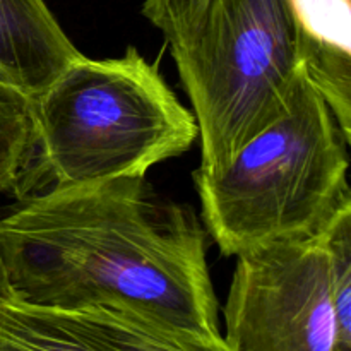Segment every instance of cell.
Wrapping results in <instances>:
<instances>
[{
  "label": "cell",
  "instance_id": "obj_7",
  "mask_svg": "<svg viewBox=\"0 0 351 351\" xmlns=\"http://www.w3.org/2000/svg\"><path fill=\"white\" fill-rule=\"evenodd\" d=\"M57 314L96 351H232L221 335H199L119 308Z\"/></svg>",
  "mask_w": 351,
  "mask_h": 351
},
{
  "label": "cell",
  "instance_id": "obj_11",
  "mask_svg": "<svg viewBox=\"0 0 351 351\" xmlns=\"http://www.w3.org/2000/svg\"><path fill=\"white\" fill-rule=\"evenodd\" d=\"M208 2L209 0H144L143 14L163 33L170 45L199 19Z\"/></svg>",
  "mask_w": 351,
  "mask_h": 351
},
{
  "label": "cell",
  "instance_id": "obj_1",
  "mask_svg": "<svg viewBox=\"0 0 351 351\" xmlns=\"http://www.w3.org/2000/svg\"><path fill=\"white\" fill-rule=\"evenodd\" d=\"M7 293L55 312L108 307L218 336L206 233L141 178L50 187L0 209Z\"/></svg>",
  "mask_w": 351,
  "mask_h": 351
},
{
  "label": "cell",
  "instance_id": "obj_4",
  "mask_svg": "<svg viewBox=\"0 0 351 351\" xmlns=\"http://www.w3.org/2000/svg\"><path fill=\"white\" fill-rule=\"evenodd\" d=\"M201 137V168H219L287 108L302 71L293 0H209L170 43Z\"/></svg>",
  "mask_w": 351,
  "mask_h": 351
},
{
  "label": "cell",
  "instance_id": "obj_5",
  "mask_svg": "<svg viewBox=\"0 0 351 351\" xmlns=\"http://www.w3.org/2000/svg\"><path fill=\"white\" fill-rule=\"evenodd\" d=\"M223 314L232 351H335L322 237L237 256Z\"/></svg>",
  "mask_w": 351,
  "mask_h": 351
},
{
  "label": "cell",
  "instance_id": "obj_8",
  "mask_svg": "<svg viewBox=\"0 0 351 351\" xmlns=\"http://www.w3.org/2000/svg\"><path fill=\"white\" fill-rule=\"evenodd\" d=\"M0 351H96L57 312L0 293Z\"/></svg>",
  "mask_w": 351,
  "mask_h": 351
},
{
  "label": "cell",
  "instance_id": "obj_9",
  "mask_svg": "<svg viewBox=\"0 0 351 351\" xmlns=\"http://www.w3.org/2000/svg\"><path fill=\"white\" fill-rule=\"evenodd\" d=\"M34 161L31 99L0 86V192L27 189Z\"/></svg>",
  "mask_w": 351,
  "mask_h": 351
},
{
  "label": "cell",
  "instance_id": "obj_10",
  "mask_svg": "<svg viewBox=\"0 0 351 351\" xmlns=\"http://www.w3.org/2000/svg\"><path fill=\"white\" fill-rule=\"evenodd\" d=\"M321 237L329 256L335 351H351V201L336 211Z\"/></svg>",
  "mask_w": 351,
  "mask_h": 351
},
{
  "label": "cell",
  "instance_id": "obj_12",
  "mask_svg": "<svg viewBox=\"0 0 351 351\" xmlns=\"http://www.w3.org/2000/svg\"><path fill=\"white\" fill-rule=\"evenodd\" d=\"M2 291H7L5 288V280H3V274H2V267H0V293Z\"/></svg>",
  "mask_w": 351,
  "mask_h": 351
},
{
  "label": "cell",
  "instance_id": "obj_3",
  "mask_svg": "<svg viewBox=\"0 0 351 351\" xmlns=\"http://www.w3.org/2000/svg\"><path fill=\"white\" fill-rule=\"evenodd\" d=\"M31 117L50 187L146 177L199 137L194 113L134 47L115 58L81 55L31 98Z\"/></svg>",
  "mask_w": 351,
  "mask_h": 351
},
{
  "label": "cell",
  "instance_id": "obj_6",
  "mask_svg": "<svg viewBox=\"0 0 351 351\" xmlns=\"http://www.w3.org/2000/svg\"><path fill=\"white\" fill-rule=\"evenodd\" d=\"M81 55L45 0H0V86L31 99Z\"/></svg>",
  "mask_w": 351,
  "mask_h": 351
},
{
  "label": "cell",
  "instance_id": "obj_2",
  "mask_svg": "<svg viewBox=\"0 0 351 351\" xmlns=\"http://www.w3.org/2000/svg\"><path fill=\"white\" fill-rule=\"evenodd\" d=\"M350 141L304 65L287 108L226 165L194 173L202 221L221 254L237 257L319 237L351 201Z\"/></svg>",
  "mask_w": 351,
  "mask_h": 351
}]
</instances>
